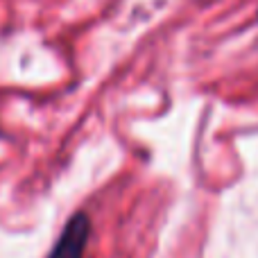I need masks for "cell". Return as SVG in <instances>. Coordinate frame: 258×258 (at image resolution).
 Masks as SVG:
<instances>
[{
	"label": "cell",
	"mask_w": 258,
	"mask_h": 258,
	"mask_svg": "<svg viewBox=\"0 0 258 258\" xmlns=\"http://www.w3.org/2000/svg\"><path fill=\"white\" fill-rule=\"evenodd\" d=\"M91 238V218L84 211H77L71 215L63 227L61 236L52 245L50 254L45 258H84V251L89 247Z\"/></svg>",
	"instance_id": "cell-1"
}]
</instances>
